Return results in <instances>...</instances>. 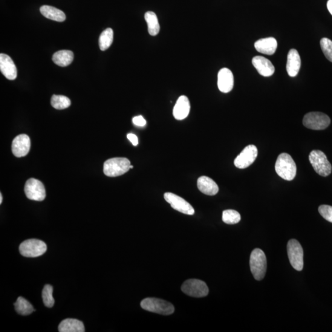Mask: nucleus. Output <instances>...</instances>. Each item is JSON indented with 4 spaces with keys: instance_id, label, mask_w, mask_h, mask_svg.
<instances>
[{
    "instance_id": "obj_1",
    "label": "nucleus",
    "mask_w": 332,
    "mask_h": 332,
    "mask_svg": "<svg viewBox=\"0 0 332 332\" xmlns=\"http://www.w3.org/2000/svg\"><path fill=\"white\" fill-rule=\"evenodd\" d=\"M277 174L285 180L291 181L296 177L297 166L290 155L283 153L279 155L275 164Z\"/></svg>"
},
{
    "instance_id": "obj_2",
    "label": "nucleus",
    "mask_w": 332,
    "mask_h": 332,
    "mask_svg": "<svg viewBox=\"0 0 332 332\" xmlns=\"http://www.w3.org/2000/svg\"><path fill=\"white\" fill-rule=\"evenodd\" d=\"M131 162L126 158L109 159L104 163L103 172L107 177H116L129 171Z\"/></svg>"
},
{
    "instance_id": "obj_3",
    "label": "nucleus",
    "mask_w": 332,
    "mask_h": 332,
    "mask_svg": "<svg viewBox=\"0 0 332 332\" xmlns=\"http://www.w3.org/2000/svg\"><path fill=\"white\" fill-rule=\"evenodd\" d=\"M250 267L254 278L261 281L264 278L267 271V257L264 251L260 249H254L251 253Z\"/></svg>"
},
{
    "instance_id": "obj_4",
    "label": "nucleus",
    "mask_w": 332,
    "mask_h": 332,
    "mask_svg": "<svg viewBox=\"0 0 332 332\" xmlns=\"http://www.w3.org/2000/svg\"><path fill=\"white\" fill-rule=\"evenodd\" d=\"M140 305L143 310L162 315H170L174 313L175 311L174 306L171 303L157 298L144 299L141 301Z\"/></svg>"
},
{
    "instance_id": "obj_5",
    "label": "nucleus",
    "mask_w": 332,
    "mask_h": 332,
    "mask_svg": "<svg viewBox=\"0 0 332 332\" xmlns=\"http://www.w3.org/2000/svg\"><path fill=\"white\" fill-rule=\"evenodd\" d=\"M309 160L313 169L320 176L327 177L331 174V165L326 155L320 150H313L309 155Z\"/></svg>"
},
{
    "instance_id": "obj_6",
    "label": "nucleus",
    "mask_w": 332,
    "mask_h": 332,
    "mask_svg": "<svg viewBox=\"0 0 332 332\" xmlns=\"http://www.w3.org/2000/svg\"><path fill=\"white\" fill-rule=\"evenodd\" d=\"M47 250L45 242L39 239H28L20 245L19 251L22 256L25 257H38L42 256Z\"/></svg>"
},
{
    "instance_id": "obj_7",
    "label": "nucleus",
    "mask_w": 332,
    "mask_h": 332,
    "mask_svg": "<svg viewBox=\"0 0 332 332\" xmlns=\"http://www.w3.org/2000/svg\"><path fill=\"white\" fill-rule=\"evenodd\" d=\"M303 125L312 130H324L330 125V119L328 115L321 112H310L303 120Z\"/></svg>"
},
{
    "instance_id": "obj_8",
    "label": "nucleus",
    "mask_w": 332,
    "mask_h": 332,
    "mask_svg": "<svg viewBox=\"0 0 332 332\" xmlns=\"http://www.w3.org/2000/svg\"><path fill=\"white\" fill-rule=\"evenodd\" d=\"M181 290L187 296L201 298L209 293V288L206 283L198 279H189L181 285Z\"/></svg>"
},
{
    "instance_id": "obj_9",
    "label": "nucleus",
    "mask_w": 332,
    "mask_h": 332,
    "mask_svg": "<svg viewBox=\"0 0 332 332\" xmlns=\"http://www.w3.org/2000/svg\"><path fill=\"white\" fill-rule=\"evenodd\" d=\"M287 253L290 264L297 271L303 268V250L301 244L296 239H291L287 244Z\"/></svg>"
},
{
    "instance_id": "obj_10",
    "label": "nucleus",
    "mask_w": 332,
    "mask_h": 332,
    "mask_svg": "<svg viewBox=\"0 0 332 332\" xmlns=\"http://www.w3.org/2000/svg\"><path fill=\"white\" fill-rule=\"evenodd\" d=\"M24 192L30 200L42 201L46 198V190L42 181L35 178H30L26 181Z\"/></svg>"
},
{
    "instance_id": "obj_11",
    "label": "nucleus",
    "mask_w": 332,
    "mask_h": 332,
    "mask_svg": "<svg viewBox=\"0 0 332 332\" xmlns=\"http://www.w3.org/2000/svg\"><path fill=\"white\" fill-rule=\"evenodd\" d=\"M257 148L253 145H248L236 157L234 164L239 169L247 168L252 165L257 157Z\"/></svg>"
},
{
    "instance_id": "obj_12",
    "label": "nucleus",
    "mask_w": 332,
    "mask_h": 332,
    "mask_svg": "<svg viewBox=\"0 0 332 332\" xmlns=\"http://www.w3.org/2000/svg\"><path fill=\"white\" fill-rule=\"evenodd\" d=\"M164 199L167 203L170 204L173 209L184 214L192 215L195 213V209L192 205L188 203L182 198L172 193H166L164 195Z\"/></svg>"
},
{
    "instance_id": "obj_13",
    "label": "nucleus",
    "mask_w": 332,
    "mask_h": 332,
    "mask_svg": "<svg viewBox=\"0 0 332 332\" xmlns=\"http://www.w3.org/2000/svg\"><path fill=\"white\" fill-rule=\"evenodd\" d=\"M31 146L30 139L27 135L21 134L14 138L12 143V152L15 157L21 158L27 155Z\"/></svg>"
},
{
    "instance_id": "obj_14",
    "label": "nucleus",
    "mask_w": 332,
    "mask_h": 332,
    "mask_svg": "<svg viewBox=\"0 0 332 332\" xmlns=\"http://www.w3.org/2000/svg\"><path fill=\"white\" fill-rule=\"evenodd\" d=\"M218 88L224 93H228L232 90L234 86V76L229 68H224L218 73Z\"/></svg>"
},
{
    "instance_id": "obj_15",
    "label": "nucleus",
    "mask_w": 332,
    "mask_h": 332,
    "mask_svg": "<svg viewBox=\"0 0 332 332\" xmlns=\"http://www.w3.org/2000/svg\"><path fill=\"white\" fill-rule=\"evenodd\" d=\"M0 70L7 79L14 80L17 76L16 66L7 54H0Z\"/></svg>"
},
{
    "instance_id": "obj_16",
    "label": "nucleus",
    "mask_w": 332,
    "mask_h": 332,
    "mask_svg": "<svg viewBox=\"0 0 332 332\" xmlns=\"http://www.w3.org/2000/svg\"><path fill=\"white\" fill-rule=\"evenodd\" d=\"M252 64L259 73L263 77L272 76L275 68L270 60L263 56H255L252 59Z\"/></svg>"
},
{
    "instance_id": "obj_17",
    "label": "nucleus",
    "mask_w": 332,
    "mask_h": 332,
    "mask_svg": "<svg viewBox=\"0 0 332 332\" xmlns=\"http://www.w3.org/2000/svg\"><path fill=\"white\" fill-rule=\"evenodd\" d=\"M190 103L189 99L186 96H181L178 98L177 102L173 109V115L177 120H183L189 116L190 114Z\"/></svg>"
},
{
    "instance_id": "obj_18",
    "label": "nucleus",
    "mask_w": 332,
    "mask_h": 332,
    "mask_svg": "<svg viewBox=\"0 0 332 332\" xmlns=\"http://www.w3.org/2000/svg\"><path fill=\"white\" fill-rule=\"evenodd\" d=\"M301 67V59L299 52L295 49H291L288 52L286 69L288 75L291 77H295L298 75Z\"/></svg>"
},
{
    "instance_id": "obj_19",
    "label": "nucleus",
    "mask_w": 332,
    "mask_h": 332,
    "mask_svg": "<svg viewBox=\"0 0 332 332\" xmlns=\"http://www.w3.org/2000/svg\"><path fill=\"white\" fill-rule=\"evenodd\" d=\"M254 46L259 53L271 56L275 53L278 43L274 38L269 37L258 40Z\"/></svg>"
},
{
    "instance_id": "obj_20",
    "label": "nucleus",
    "mask_w": 332,
    "mask_h": 332,
    "mask_svg": "<svg viewBox=\"0 0 332 332\" xmlns=\"http://www.w3.org/2000/svg\"><path fill=\"white\" fill-rule=\"evenodd\" d=\"M197 186L199 191L209 196H214L218 192V187L212 178L202 176L198 178Z\"/></svg>"
},
{
    "instance_id": "obj_21",
    "label": "nucleus",
    "mask_w": 332,
    "mask_h": 332,
    "mask_svg": "<svg viewBox=\"0 0 332 332\" xmlns=\"http://www.w3.org/2000/svg\"><path fill=\"white\" fill-rule=\"evenodd\" d=\"M60 332H84L85 331L83 323L79 320L66 319L62 320L59 325Z\"/></svg>"
},
{
    "instance_id": "obj_22",
    "label": "nucleus",
    "mask_w": 332,
    "mask_h": 332,
    "mask_svg": "<svg viewBox=\"0 0 332 332\" xmlns=\"http://www.w3.org/2000/svg\"><path fill=\"white\" fill-rule=\"evenodd\" d=\"M40 12L46 18L57 22H63L66 19L64 13L56 8L45 5L40 8Z\"/></svg>"
},
{
    "instance_id": "obj_23",
    "label": "nucleus",
    "mask_w": 332,
    "mask_h": 332,
    "mask_svg": "<svg viewBox=\"0 0 332 332\" xmlns=\"http://www.w3.org/2000/svg\"><path fill=\"white\" fill-rule=\"evenodd\" d=\"M74 55L73 52L68 50H62L56 52L53 56V62L56 65L62 67L71 64L73 62Z\"/></svg>"
},
{
    "instance_id": "obj_24",
    "label": "nucleus",
    "mask_w": 332,
    "mask_h": 332,
    "mask_svg": "<svg viewBox=\"0 0 332 332\" xmlns=\"http://www.w3.org/2000/svg\"><path fill=\"white\" fill-rule=\"evenodd\" d=\"M145 19L148 25V30L150 35H157L160 32V25L159 24L157 14L153 11H148L145 14Z\"/></svg>"
},
{
    "instance_id": "obj_25",
    "label": "nucleus",
    "mask_w": 332,
    "mask_h": 332,
    "mask_svg": "<svg viewBox=\"0 0 332 332\" xmlns=\"http://www.w3.org/2000/svg\"><path fill=\"white\" fill-rule=\"evenodd\" d=\"M14 307L17 313L22 316L29 315L35 311L32 305L22 297L17 299L16 302L14 303Z\"/></svg>"
},
{
    "instance_id": "obj_26",
    "label": "nucleus",
    "mask_w": 332,
    "mask_h": 332,
    "mask_svg": "<svg viewBox=\"0 0 332 332\" xmlns=\"http://www.w3.org/2000/svg\"><path fill=\"white\" fill-rule=\"evenodd\" d=\"M114 41V31L111 28H106L101 33L99 38V47L101 51H106L110 47Z\"/></svg>"
},
{
    "instance_id": "obj_27",
    "label": "nucleus",
    "mask_w": 332,
    "mask_h": 332,
    "mask_svg": "<svg viewBox=\"0 0 332 332\" xmlns=\"http://www.w3.org/2000/svg\"><path fill=\"white\" fill-rule=\"evenodd\" d=\"M51 105L57 109H63L67 108L71 105V100L64 96H57L53 95L51 98Z\"/></svg>"
},
{
    "instance_id": "obj_28",
    "label": "nucleus",
    "mask_w": 332,
    "mask_h": 332,
    "mask_svg": "<svg viewBox=\"0 0 332 332\" xmlns=\"http://www.w3.org/2000/svg\"><path fill=\"white\" fill-rule=\"evenodd\" d=\"M241 215L235 210H225L222 215V220L224 223L229 225H234L241 221Z\"/></svg>"
},
{
    "instance_id": "obj_29",
    "label": "nucleus",
    "mask_w": 332,
    "mask_h": 332,
    "mask_svg": "<svg viewBox=\"0 0 332 332\" xmlns=\"http://www.w3.org/2000/svg\"><path fill=\"white\" fill-rule=\"evenodd\" d=\"M53 288L50 285H46L42 291L43 303L46 307L52 308L54 305L53 296Z\"/></svg>"
},
{
    "instance_id": "obj_30",
    "label": "nucleus",
    "mask_w": 332,
    "mask_h": 332,
    "mask_svg": "<svg viewBox=\"0 0 332 332\" xmlns=\"http://www.w3.org/2000/svg\"><path fill=\"white\" fill-rule=\"evenodd\" d=\"M320 47L326 58L332 62V42L327 38H323L320 40Z\"/></svg>"
},
{
    "instance_id": "obj_31",
    "label": "nucleus",
    "mask_w": 332,
    "mask_h": 332,
    "mask_svg": "<svg viewBox=\"0 0 332 332\" xmlns=\"http://www.w3.org/2000/svg\"><path fill=\"white\" fill-rule=\"evenodd\" d=\"M319 212L326 220L332 223V206L321 205L319 207Z\"/></svg>"
},
{
    "instance_id": "obj_32",
    "label": "nucleus",
    "mask_w": 332,
    "mask_h": 332,
    "mask_svg": "<svg viewBox=\"0 0 332 332\" xmlns=\"http://www.w3.org/2000/svg\"><path fill=\"white\" fill-rule=\"evenodd\" d=\"M132 122L135 126L143 127L146 125V121L142 116H137L133 118Z\"/></svg>"
},
{
    "instance_id": "obj_33",
    "label": "nucleus",
    "mask_w": 332,
    "mask_h": 332,
    "mask_svg": "<svg viewBox=\"0 0 332 332\" xmlns=\"http://www.w3.org/2000/svg\"><path fill=\"white\" fill-rule=\"evenodd\" d=\"M127 137H128V139L130 141H131L133 145L137 146L138 145V138L136 135L134 134H128L127 135Z\"/></svg>"
},
{
    "instance_id": "obj_34",
    "label": "nucleus",
    "mask_w": 332,
    "mask_h": 332,
    "mask_svg": "<svg viewBox=\"0 0 332 332\" xmlns=\"http://www.w3.org/2000/svg\"><path fill=\"white\" fill-rule=\"evenodd\" d=\"M327 8L329 12L332 15V0H328L327 2Z\"/></svg>"
},
{
    "instance_id": "obj_35",
    "label": "nucleus",
    "mask_w": 332,
    "mask_h": 332,
    "mask_svg": "<svg viewBox=\"0 0 332 332\" xmlns=\"http://www.w3.org/2000/svg\"><path fill=\"white\" fill-rule=\"evenodd\" d=\"M2 202H3V196L1 193V194H0V204H2Z\"/></svg>"
},
{
    "instance_id": "obj_36",
    "label": "nucleus",
    "mask_w": 332,
    "mask_h": 332,
    "mask_svg": "<svg viewBox=\"0 0 332 332\" xmlns=\"http://www.w3.org/2000/svg\"><path fill=\"white\" fill-rule=\"evenodd\" d=\"M133 168H134V166L131 165V166H130V169H133Z\"/></svg>"
}]
</instances>
